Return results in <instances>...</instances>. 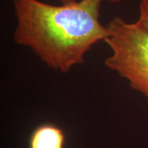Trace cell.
<instances>
[{"label": "cell", "instance_id": "1", "mask_svg": "<svg viewBox=\"0 0 148 148\" xmlns=\"http://www.w3.org/2000/svg\"><path fill=\"white\" fill-rule=\"evenodd\" d=\"M123 0H77L53 5L40 0H12L16 16L13 40L27 47L49 68L68 73L84 64L95 44L105 41L110 32L100 21L104 3Z\"/></svg>", "mask_w": 148, "mask_h": 148}, {"label": "cell", "instance_id": "2", "mask_svg": "<svg viewBox=\"0 0 148 148\" xmlns=\"http://www.w3.org/2000/svg\"><path fill=\"white\" fill-rule=\"evenodd\" d=\"M107 27L110 35L105 42L111 53L105 66L148 98V31L138 21L127 22L119 16Z\"/></svg>", "mask_w": 148, "mask_h": 148}, {"label": "cell", "instance_id": "3", "mask_svg": "<svg viewBox=\"0 0 148 148\" xmlns=\"http://www.w3.org/2000/svg\"><path fill=\"white\" fill-rule=\"evenodd\" d=\"M65 134L53 123H42L31 133L29 148H64Z\"/></svg>", "mask_w": 148, "mask_h": 148}, {"label": "cell", "instance_id": "4", "mask_svg": "<svg viewBox=\"0 0 148 148\" xmlns=\"http://www.w3.org/2000/svg\"><path fill=\"white\" fill-rule=\"evenodd\" d=\"M138 10L139 16L138 21L148 31V0H140Z\"/></svg>", "mask_w": 148, "mask_h": 148}, {"label": "cell", "instance_id": "5", "mask_svg": "<svg viewBox=\"0 0 148 148\" xmlns=\"http://www.w3.org/2000/svg\"><path fill=\"white\" fill-rule=\"evenodd\" d=\"M61 3L63 4H69V3H75L77 2V0H58Z\"/></svg>", "mask_w": 148, "mask_h": 148}]
</instances>
